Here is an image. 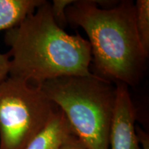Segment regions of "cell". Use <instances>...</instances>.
<instances>
[{
    "instance_id": "1",
    "label": "cell",
    "mask_w": 149,
    "mask_h": 149,
    "mask_svg": "<svg viewBox=\"0 0 149 149\" xmlns=\"http://www.w3.org/2000/svg\"><path fill=\"white\" fill-rule=\"evenodd\" d=\"M9 74L39 86L68 76H92L90 43L79 35H69L55 21L51 3L44 1L18 26L8 30Z\"/></svg>"
},
{
    "instance_id": "2",
    "label": "cell",
    "mask_w": 149,
    "mask_h": 149,
    "mask_svg": "<svg viewBox=\"0 0 149 149\" xmlns=\"http://www.w3.org/2000/svg\"><path fill=\"white\" fill-rule=\"evenodd\" d=\"M97 1H72L66 8L67 23L80 26L88 35L99 76L133 86L144 72L148 55L139 42L133 1H122L109 8Z\"/></svg>"
},
{
    "instance_id": "3",
    "label": "cell",
    "mask_w": 149,
    "mask_h": 149,
    "mask_svg": "<svg viewBox=\"0 0 149 149\" xmlns=\"http://www.w3.org/2000/svg\"><path fill=\"white\" fill-rule=\"evenodd\" d=\"M63 112L73 135L88 149H109L116 86L94 74L57 77L39 85Z\"/></svg>"
},
{
    "instance_id": "4",
    "label": "cell",
    "mask_w": 149,
    "mask_h": 149,
    "mask_svg": "<svg viewBox=\"0 0 149 149\" xmlns=\"http://www.w3.org/2000/svg\"><path fill=\"white\" fill-rule=\"evenodd\" d=\"M55 107L39 86L7 78L0 84V149H25Z\"/></svg>"
},
{
    "instance_id": "5",
    "label": "cell",
    "mask_w": 149,
    "mask_h": 149,
    "mask_svg": "<svg viewBox=\"0 0 149 149\" xmlns=\"http://www.w3.org/2000/svg\"><path fill=\"white\" fill-rule=\"evenodd\" d=\"M137 112L128 87L116 84V99L109 135V149H142L137 138L135 122Z\"/></svg>"
},
{
    "instance_id": "6",
    "label": "cell",
    "mask_w": 149,
    "mask_h": 149,
    "mask_svg": "<svg viewBox=\"0 0 149 149\" xmlns=\"http://www.w3.org/2000/svg\"><path fill=\"white\" fill-rule=\"evenodd\" d=\"M72 135L66 117L56 106L45 127L25 149H57Z\"/></svg>"
},
{
    "instance_id": "7",
    "label": "cell",
    "mask_w": 149,
    "mask_h": 149,
    "mask_svg": "<svg viewBox=\"0 0 149 149\" xmlns=\"http://www.w3.org/2000/svg\"><path fill=\"white\" fill-rule=\"evenodd\" d=\"M44 0H0V31L18 26Z\"/></svg>"
},
{
    "instance_id": "8",
    "label": "cell",
    "mask_w": 149,
    "mask_h": 149,
    "mask_svg": "<svg viewBox=\"0 0 149 149\" xmlns=\"http://www.w3.org/2000/svg\"><path fill=\"white\" fill-rule=\"evenodd\" d=\"M135 6V24L139 42L147 55L149 52V1L137 0Z\"/></svg>"
},
{
    "instance_id": "9",
    "label": "cell",
    "mask_w": 149,
    "mask_h": 149,
    "mask_svg": "<svg viewBox=\"0 0 149 149\" xmlns=\"http://www.w3.org/2000/svg\"><path fill=\"white\" fill-rule=\"evenodd\" d=\"M10 67V59L8 53H0V84L7 79Z\"/></svg>"
},
{
    "instance_id": "10",
    "label": "cell",
    "mask_w": 149,
    "mask_h": 149,
    "mask_svg": "<svg viewBox=\"0 0 149 149\" xmlns=\"http://www.w3.org/2000/svg\"><path fill=\"white\" fill-rule=\"evenodd\" d=\"M57 149H88L74 135H70Z\"/></svg>"
},
{
    "instance_id": "11",
    "label": "cell",
    "mask_w": 149,
    "mask_h": 149,
    "mask_svg": "<svg viewBox=\"0 0 149 149\" xmlns=\"http://www.w3.org/2000/svg\"><path fill=\"white\" fill-rule=\"evenodd\" d=\"M136 133L138 138L139 144H141L142 149H149V136L144 130L141 129L139 126L135 127Z\"/></svg>"
}]
</instances>
